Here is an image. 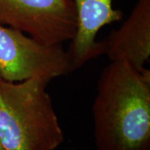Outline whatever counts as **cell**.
I'll return each mask as SVG.
<instances>
[{
    "mask_svg": "<svg viewBox=\"0 0 150 150\" xmlns=\"http://www.w3.org/2000/svg\"><path fill=\"white\" fill-rule=\"evenodd\" d=\"M77 13V30L70 40L69 55L74 69L103 54V43L97 41L98 33L112 23L123 19V12L115 9L113 0H73Z\"/></svg>",
    "mask_w": 150,
    "mask_h": 150,
    "instance_id": "obj_5",
    "label": "cell"
},
{
    "mask_svg": "<svg viewBox=\"0 0 150 150\" xmlns=\"http://www.w3.org/2000/svg\"><path fill=\"white\" fill-rule=\"evenodd\" d=\"M0 150H4V148H3V146H2V144H1V143H0Z\"/></svg>",
    "mask_w": 150,
    "mask_h": 150,
    "instance_id": "obj_7",
    "label": "cell"
},
{
    "mask_svg": "<svg viewBox=\"0 0 150 150\" xmlns=\"http://www.w3.org/2000/svg\"><path fill=\"white\" fill-rule=\"evenodd\" d=\"M74 71L63 44H47L0 23V76L21 82L33 77L49 81Z\"/></svg>",
    "mask_w": 150,
    "mask_h": 150,
    "instance_id": "obj_3",
    "label": "cell"
},
{
    "mask_svg": "<svg viewBox=\"0 0 150 150\" xmlns=\"http://www.w3.org/2000/svg\"><path fill=\"white\" fill-rule=\"evenodd\" d=\"M97 150H150V71L125 61L102 70L92 108Z\"/></svg>",
    "mask_w": 150,
    "mask_h": 150,
    "instance_id": "obj_1",
    "label": "cell"
},
{
    "mask_svg": "<svg viewBox=\"0 0 150 150\" xmlns=\"http://www.w3.org/2000/svg\"><path fill=\"white\" fill-rule=\"evenodd\" d=\"M68 150H77V149H68Z\"/></svg>",
    "mask_w": 150,
    "mask_h": 150,
    "instance_id": "obj_8",
    "label": "cell"
},
{
    "mask_svg": "<svg viewBox=\"0 0 150 150\" xmlns=\"http://www.w3.org/2000/svg\"><path fill=\"white\" fill-rule=\"evenodd\" d=\"M102 43L110 62L125 61L144 69L150 58V0H138L128 18Z\"/></svg>",
    "mask_w": 150,
    "mask_h": 150,
    "instance_id": "obj_6",
    "label": "cell"
},
{
    "mask_svg": "<svg viewBox=\"0 0 150 150\" xmlns=\"http://www.w3.org/2000/svg\"><path fill=\"white\" fill-rule=\"evenodd\" d=\"M0 23L47 44L70 41L78 25L73 0H0Z\"/></svg>",
    "mask_w": 150,
    "mask_h": 150,
    "instance_id": "obj_4",
    "label": "cell"
},
{
    "mask_svg": "<svg viewBox=\"0 0 150 150\" xmlns=\"http://www.w3.org/2000/svg\"><path fill=\"white\" fill-rule=\"evenodd\" d=\"M50 81L10 82L0 76V143L4 150H55L64 133L47 92Z\"/></svg>",
    "mask_w": 150,
    "mask_h": 150,
    "instance_id": "obj_2",
    "label": "cell"
}]
</instances>
